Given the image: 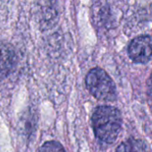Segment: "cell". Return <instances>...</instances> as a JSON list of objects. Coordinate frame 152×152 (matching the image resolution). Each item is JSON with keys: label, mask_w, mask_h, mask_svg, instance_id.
I'll use <instances>...</instances> for the list:
<instances>
[{"label": "cell", "mask_w": 152, "mask_h": 152, "mask_svg": "<svg viewBox=\"0 0 152 152\" xmlns=\"http://www.w3.org/2000/svg\"><path fill=\"white\" fill-rule=\"evenodd\" d=\"M92 124L96 138L104 143L111 144L121 132L122 116L113 106H98L93 113Z\"/></svg>", "instance_id": "cell-1"}, {"label": "cell", "mask_w": 152, "mask_h": 152, "mask_svg": "<svg viewBox=\"0 0 152 152\" xmlns=\"http://www.w3.org/2000/svg\"><path fill=\"white\" fill-rule=\"evenodd\" d=\"M86 85L91 94L99 101L115 102L117 88L112 78L101 68L92 69L86 77Z\"/></svg>", "instance_id": "cell-2"}, {"label": "cell", "mask_w": 152, "mask_h": 152, "mask_svg": "<svg viewBox=\"0 0 152 152\" xmlns=\"http://www.w3.org/2000/svg\"><path fill=\"white\" fill-rule=\"evenodd\" d=\"M128 55L134 62L145 64L151 59V37L142 35L134 38L128 45Z\"/></svg>", "instance_id": "cell-3"}, {"label": "cell", "mask_w": 152, "mask_h": 152, "mask_svg": "<svg viewBox=\"0 0 152 152\" xmlns=\"http://www.w3.org/2000/svg\"><path fill=\"white\" fill-rule=\"evenodd\" d=\"M17 55L14 48L8 43L0 41V80L6 78L14 69Z\"/></svg>", "instance_id": "cell-4"}, {"label": "cell", "mask_w": 152, "mask_h": 152, "mask_svg": "<svg viewBox=\"0 0 152 152\" xmlns=\"http://www.w3.org/2000/svg\"><path fill=\"white\" fill-rule=\"evenodd\" d=\"M116 152H151L146 142L141 139L130 138L122 142Z\"/></svg>", "instance_id": "cell-5"}, {"label": "cell", "mask_w": 152, "mask_h": 152, "mask_svg": "<svg viewBox=\"0 0 152 152\" xmlns=\"http://www.w3.org/2000/svg\"><path fill=\"white\" fill-rule=\"evenodd\" d=\"M37 152H66L62 145L56 141H49L45 142Z\"/></svg>", "instance_id": "cell-6"}]
</instances>
